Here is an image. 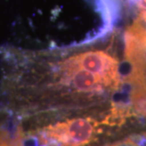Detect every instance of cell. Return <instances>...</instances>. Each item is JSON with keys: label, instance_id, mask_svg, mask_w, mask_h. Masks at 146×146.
<instances>
[{"label": "cell", "instance_id": "6da1fadb", "mask_svg": "<svg viewBox=\"0 0 146 146\" xmlns=\"http://www.w3.org/2000/svg\"><path fill=\"white\" fill-rule=\"evenodd\" d=\"M0 146H25L23 127L20 122L0 121Z\"/></svg>", "mask_w": 146, "mask_h": 146}, {"label": "cell", "instance_id": "7a4b0ae2", "mask_svg": "<svg viewBox=\"0 0 146 146\" xmlns=\"http://www.w3.org/2000/svg\"><path fill=\"white\" fill-rule=\"evenodd\" d=\"M102 146H146V145L140 136L132 135L106 144Z\"/></svg>", "mask_w": 146, "mask_h": 146}]
</instances>
